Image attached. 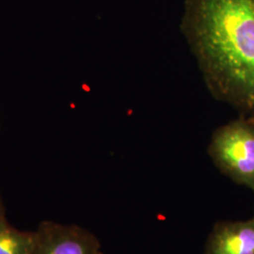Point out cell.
Here are the masks:
<instances>
[{
  "label": "cell",
  "mask_w": 254,
  "mask_h": 254,
  "mask_svg": "<svg viewBox=\"0 0 254 254\" xmlns=\"http://www.w3.org/2000/svg\"><path fill=\"white\" fill-rule=\"evenodd\" d=\"M5 218V211H4V205L2 202V199L0 197V219Z\"/></svg>",
  "instance_id": "cell-6"
},
{
  "label": "cell",
  "mask_w": 254,
  "mask_h": 254,
  "mask_svg": "<svg viewBox=\"0 0 254 254\" xmlns=\"http://www.w3.org/2000/svg\"><path fill=\"white\" fill-rule=\"evenodd\" d=\"M33 236L10 226L6 218L0 219V254H28Z\"/></svg>",
  "instance_id": "cell-5"
},
{
  "label": "cell",
  "mask_w": 254,
  "mask_h": 254,
  "mask_svg": "<svg viewBox=\"0 0 254 254\" xmlns=\"http://www.w3.org/2000/svg\"><path fill=\"white\" fill-rule=\"evenodd\" d=\"M204 254H254V217L218 222L207 238Z\"/></svg>",
  "instance_id": "cell-4"
},
{
  "label": "cell",
  "mask_w": 254,
  "mask_h": 254,
  "mask_svg": "<svg viewBox=\"0 0 254 254\" xmlns=\"http://www.w3.org/2000/svg\"><path fill=\"white\" fill-rule=\"evenodd\" d=\"M208 154L220 173L254 192V116L240 115L218 127Z\"/></svg>",
  "instance_id": "cell-2"
},
{
  "label": "cell",
  "mask_w": 254,
  "mask_h": 254,
  "mask_svg": "<svg viewBox=\"0 0 254 254\" xmlns=\"http://www.w3.org/2000/svg\"><path fill=\"white\" fill-rule=\"evenodd\" d=\"M180 28L210 94L254 116V0H186Z\"/></svg>",
  "instance_id": "cell-1"
},
{
  "label": "cell",
  "mask_w": 254,
  "mask_h": 254,
  "mask_svg": "<svg viewBox=\"0 0 254 254\" xmlns=\"http://www.w3.org/2000/svg\"><path fill=\"white\" fill-rule=\"evenodd\" d=\"M33 234L28 254H97L100 252L97 237L76 225L44 221Z\"/></svg>",
  "instance_id": "cell-3"
},
{
  "label": "cell",
  "mask_w": 254,
  "mask_h": 254,
  "mask_svg": "<svg viewBox=\"0 0 254 254\" xmlns=\"http://www.w3.org/2000/svg\"><path fill=\"white\" fill-rule=\"evenodd\" d=\"M102 254V253H101V252H99V253H98V254Z\"/></svg>",
  "instance_id": "cell-7"
}]
</instances>
